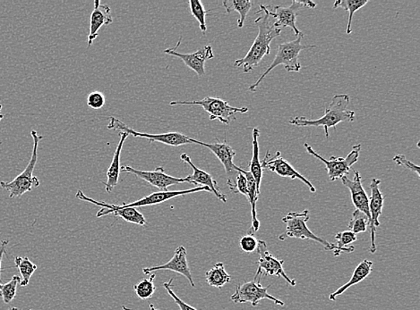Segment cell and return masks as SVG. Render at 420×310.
<instances>
[{
  "label": "cell",
  "mask_w": 420,
  "mask_h": 310,
  "mask_svg": "<svg viewBox=\"0 0 420 310\" xmlns=\"http://www.w3.org/2000/svg\"><path fill=\"white\" fill-rule=\"evenodd\" d=\"M302 6L300 2L293 0L290 6H266L267 12L271 17L275 19L273 26L278 29H282L283 27H290L293 30L295 36H300L301 31H298L296 23L298 10Z\"/></svg>",
  "instance_id": "cell-17"
},
{
  "label": "cell",
  "mask_w": 420,
  "mask_h": 310,
  "mask_svg": "<svg viewBox=\"0 0 420 310\" xmlns=\"http://www.w3.org/2000/svg\"><path fill=\"white\" fill-rule=\"evenodd\" d=\"M171 106L197 105L203 107L210 114V120H219L224 124H230L236 120V114L248 112V107H231L228 101L218 97H206L201 100H175L169 103Z\"/></svg>",
  "instance_id": "cell-5"
},
{
  "label": "cell",
  "mask_w": 420,
  "mask_h": 310,
  "mask_svg": "<svg viewBox=\"0 0 420 310\" xmlns=\"http://www.w3.org/2000/svg\"><path fill=\"white\" fill-rule=\"evenodd\" d=\"M369 225V220L365 214L359 210L353 212L352 220H350L348 225L349 231L355 233L365 232L367 230V226Z\"/></svg>",
  "instance_id": "cell-33"
},
{
  "label": "cell",
  "mask_w": 420,
  "mask_h": 310,
  "mask_svg": "<svg viewBox=\"0 0 420 310\" xmlns=\"http://www.w3.org/2000/svg\"><path fill=\"white\" fill-rule=\"evenodd\" d=\"M231 191L234 193H241L248 198V183H246V177L242 173L238 172L237 180H236L235 186Z\"/></svg>",
  "instance_id": "cell-37"
},
{
  "label": "cell",
  "mask_w": 420,
  "mask_h": 310,
  "mask_svg": "<svg viewBox=\"0 0 420 310\" xmlns=\"http://www.w3.org/2000/svg\"><path fill=\"white\" fill-rule=\"evenodd\" d=\"M15 262L16 267L19 268L21 277H22L20 283L21 287H28L31 277H33L34 272L37 270L36 264H33L27 257H16Z\"/></svg>",
  "instance_id": "cell-29"
},
{
  "label": "cell",
  "mask_w": 420,
  "mask_h": 310,
  "mask_svg": "<svg viewBox=\"0 0 420 310\" xmlns=\"http://www.w3.org/2000/svg\"><path fill=\"white\" fill-rule=\"evenodd\" d=\"M372 261L364 260L362 262H360L359 264H357V267L355 268V270H354L352 277L350 278L348 283L342 285V287H340L338 290H336L335 292H333L332 294H330V301H335L338 296L345 294V292L348 290L349 288L353 287V285L359 284L360 282H362L363 280H365L366 278L371 274V272H372Z\"/></svg>",
  "instance_id": "cell-23"
},
{
  "label": "cell",
  "mask_w": 420,
  "mask_h": 310,
  "mask_svg": "<svg viewBox=\"0 0 420 310\" xmlns=\"http://www.w3.org/2000/svg\"><path fill=\"white\" fill-rule=\"evenodd\" d=\"M335 239L337 240L336 249L333 250L335 257H339L342 253H352L355 250L353 246H350L357 239L355 233L350 231L338 232L335 235Z\"/></svg>",
  "instance_id": "cell-28"
},
{
  "label": "cell",
  "mask_w": 420,
  "mask_h": 310,
  "mask_svg": "<svg viewBox=\"0 0 420 310\" xmlns=\"http://www.w3.org/2000/svg\"><path fill=\"white\" fill-rule=\"evenodd\" d=\"M9 310H23V309H19L17 308H12V309H10ZM29 310H33V309H29Z\"/></svg>",
  "instance_id": "cell-42"
},
{
  "label": "cell",
  "mask_w": 420,
  "mask_h": 310,
  "mask_svg": "<svg viewBox=\"0 0 420 310\" xmlns=\"http://www.w3.org/2000/svg\"><path fill=\"white\" fill-rule=\"evenodd\" d=\"M107 128H109L110 130L126 132L128 135L133 136V137L135 138L147 139L150 142H161V144L172 146V147H179V146L191 144L189 137H187L185 134H179V132H166V134H159L138 132L133 130V129L127 127L122 121L117 119V118L113 117H110V124H107Z\"/></svg>",
  "instance_id": "cell-9"
},
{
  "label": "cell",
  "mask_w": 420,
  "mask_h": 310,
  "mask_svg": "<svg viewBox=\"0 0 420 310\" xmlns=\"http://www.w3.org/2000/svg\"><path fill=\"white\" fill-rule=\"evenodd\" d=\"M305 151L308 154L315 156V159L320 160L325 165L327 171L329 179L331 182L338 179H342L346 176L352 170V167L355 165L359 160V153L361 151V144L354 145L350 154L346 158H340V156H330V159H325L318 153L315 152L313 148L308 144H304Z\"/></svg>",
  "instance_id": "cell-8"
},
{
  "label": "cell",
  "mask_w": 420,
  "mask_h": 310,
  "mask_svg": "<svg viewBox=\"0 0 420 310\" xmlns=\"http://www.w3.org/2000/svg\"><path fill=\"white\" fill-rule=\"evenodd\" d=\"M155 274H152L149 279H143L134 285V291L137 297L141 299H148L154 294L156 287L154 285Z\"/></svg>",
  "instance_id": "cell-30"
},
{
  "label": "cell",
  "mask_w": 420,
  "mask_h": 310,
  "mask_svg": "<svg viewBox=\"0 0 420 310\" xmlns=\"http://www.w3.org/2000/svg\"><path fill=\"white\" fill-rule=\"evenodd\" d=\"M261 165L263 169H266L272 171V172L277 173L278 176L288 177V178H290L291 180H300L301 182H303L305 186L310 188L312 193H315L317 191V189H315L310 181L300 175L286 159L283 158L282 153L280 151H276L275 154L273 156H271L270 151H267L265 159L261 162Z\"/></svg>",
  "instance_id": "cell-13"
},
{
  "label": "cell",
  "mask_w": 420,
  "mask_h": 310,
  "mask_svg": "<svg viewBox=\"0 0 420 310\" xmlns=\"http://www.w3.org/2000/svg\"><path fill=\"white\" fill-rule=\"evenodd\" d=\"M227 14H231L232 11H236L239 14V19L238 20V27L242 28L244 26L246 16H248L250 10L252 9L253 2L249 0H225L222 2Z\"/></svg>",
  "instance_id": "cell-26"
},
{
  "label": "cell",
  "mask_w": 420,
  "mask_h": 310,
  "mask_svg": "<svg viewBox=\"0 0 420 310\" xmlns=\"http://www.w3.org/2000/svg\"><path fill=\"white\" fill-rule=\"evenodd\" d=\"M260 136V130L258 128L253 129V155L251 161L249 165V172L251 173L253 177L256 181V191H258V195L261 194L262 178H263V167L261 161L259 159V144L258 137Z\"/></svg>",
  "instance_id": "cell-24"
},
{
  "label": "cell",
  "mask_w": 420,
  "mask_h": 310,
  "mask_svg": "<svg viewBox=\"0 0 420 310\" xmlns=\"http://www.w3.org/2000/svg\"><path fill=\"white\" fill-rule=\"evenodd\" d=\"M120 171L132 173V175L139 177V178L150 183L151 186L158 188L161 191H169V187L176 186V184L184 183H190L189 177L177 178V177L167 175L164 169L162 166L157 167L154 171H141L135 169L130 166H123L120 167Z\"/></svg>",
  "instance_id": "cell-12"
},
{
  "label": "cell",
  "mask_w": 420,
  "mask_h": 310,
  "mask_svg": "<svg viewBox=\"0 0 420 310\" xmlns=\"http://www.w3.org/2000/svg\"><path fill=\"white\" fill-rule=\"evenodd\" d=\"M95 9L91 15L90 22V33L88 36V48L91 47L93 41L98 37L100 28L112 23L113 18L111 16V9L107 4H102L100 0H95Z\"/></svg>",
  "instance_id": "cell-21"
},
{
  "label": "cell",
  "mask_w": 420,
  "mask_h": 310,
  "mask_svg": "<svg viewBox=\"0 0 420 310\" xmlns=\"http://www.w3.org/2000/svg\"><path fill=\"white\" fill-rule=\"evenodd\" d=\"M173 279L172 278L171 280L169 282H166V283L163 284V287L165 288L167 292H168L169 295L173 299V301H175L176 304L179 306L180 310H199L194 306L187 304L186 302H184L182 299L179 298L178 296L176 295L175 292H173L172 289V284Z\"/></svg>",
  "instance_id": "cell-35"
},
{
  "label": "cell",
  "mask_w": 420,
  "mask_h": 310,
  "mask_svg": "<svg viewBox=\"0 0 420 310\" xmlns=\"http://www.w3.org/2000/svg\"><path fill=\"white\" fill-rule=\"evenodd\" d=\"M2 105L1 104H0V122H1V120L3 119V118H4V114H1V111H2Z\"/></svg>",
  "instance_id": "cell-41"
},
{
  "label": "cell",
  "mask_w": 420,
  "mask_h": 310,
  "mask_svg": "<svg viewBox=\"0 0 420 310\" xmlns=\"http://www.w3.org/2000/svg\"><path fill=\"white\" fill-rule=\"evenodd\" d=\"M120 141L117 144L116 151L114 152L112 161H111L109 169L107 171V182L103 183L105 186V189L107 193H112L113 190L119 183L120 173V154L122 151V148L125 141L127 140L128 136L126 132H120Z\"/></svg>",
  "instance_id": "cell-22"
},
{
  "label": "cell",
  "mask_w": 420,
  "mask_h": 310,
  "mask_svg": "<svg viewBox=\"0 0 420 310\" xmlns=\"http://www.w3.org/2000/svg\"><path fill=\"white\" fill-rule=\"evenodd\" d=\"M206 280L210 287L221 289L230 283L231 277L225 270L224 264L218 262L206 273Z\"/></svg>",
  "instance_id": "cell-25"
},
{
  "label": "cell",
  "mask_w": 420,
  "mask_h": 310,
  "mask_svg": "<svg viewBox=\"0 0 420 310\" xmlns=\"http://www.w3.org/2000/svg\"><path fill=\"white\" fill-rule=\"evenodd\" d=\"M191 14L199 22L200 29L204 34L206 33V16L209 11H206L203 3L200 0H189Z\"/></svg>",
  "instance_id": "cell-32"
},
{
  "label": "cell",
  "mask_w": 420,
  "mask_h": 310,
  "mask_svg": "<svg viewBox=\"0 0 420 310\" xmlns=\"http://www.w3.org/2000/svg\"><path fill=\"white\" fill-rule=\"evenodd\" d=\"M239 246L242 252L255 253L258 248V240L254 235H246L239 240Z\"/></svg>",
  "instance_id": "cell-34"
},
{
  "label": "cell",
  "mask_w": 420,
  "mask_h": 310,
  "mask_svg": "<svg viewBox=\"0 0 420 310\" xmlns=\"http://www.w3.org/2000/svg\"><path fill=\"white\" fill-rule=\"evenodd\" d=\"M304 33H301L297 37V39L290 43H280L278 46V51L274 58L272 64L266 69V72L260 76V78L255 83H253L249 87L248 90L251 92H256V89L263 82V80L272 72L278 65H283L287 72H300L301 70V65L298 62V57H300V52L305 50H310V48H317L315 45H302L301 41L303 40Z\"/></svg>",
  "instance_id": "cell-3"
},
{
  "label": "cell",
  "mask_w": 420,
  "mask_h": 310,
  "mask_svg": "<svg viewBox=\"0 0 420 310\" xmlns=\"http://www.w3.org/2000/svg\"><path fill=\"white\" fill-rule=\"evenodd\" d=\"M367 3H369V0H338V1L335 2V4H333V9H335L342 8L349 12V21L348 24H347L346 30L347 34L352 33V24L354 14H355L357 10L365 6Z\"/></svg>",
  "instance_id": "cell-27"
},
{
  "label": "cell",
  "mask_w": 420,
  "mask_h": 310,
  "mask_svg": "<svg viewBox=\"0 0 420 310\" xmlns=\"http://www.w3.org/2000/svg\"><path fill=\"white\" fill-rule=\"evenodd\" d=\"M75 197L80 201H88L90 203H93L99 207H102L100 210L97 212L96 217L102 218L104 215L114 214L117 217H120L124 219L125 221L131 223V224H135L138 225H147V219L144 217V215L135 208H125L122 205H117L113 204H107L106 202H100L98 201L93 200L92 198L85 196V194L83 193L81 190L78 191Z\"/></svg>",
  "instance_id": "cell-10"
},
{
  "label": "cell",
  "mask_w": 420,
  "mask_h": 310,
  "mask_svg": "<svg viewBox=\"0 0 420 310\" xmlns=\"http://www.w3.org/2000/svg\"><path fill=\"white\" fill-rule=\"evenodd\" d=\"M169 270L182 274L189 280L191 287H194L192 273L187 262V252L185 247L179 246L176 249L174 255L168 263L152 267L144 268L145 274H152V272Z\"/></svg>",
  "instance_id": "cell-18"
},
{
  "label": "cell",
  "mask_w": 420,
  "mask_h": 310,
  "mask_svg": "<svg viewBox=\"0 0 420 310\" xmlns=\"http://www.w3.org/2000/svg\"><path fill=\"white\" fill-rule=\"evenodd\" d=\"M263 271L258 267L254 279L246 283L238 284L236 287V291L231 295V301L234 303H250L253 306L259 305L260 301L263 299H269L275 303L276 305L283 306L285 305L280 299L273 297L268 294L269 287H263L260 281H261Z\"/></svg>",
  "instance_id": "cell-7"
},
{
  "label": "cell",
  "mask_w": 420,
  "mask_h": 310,
  "mask_svg": "<svg viewBox=\"0 0 420 310\" xmlns=\"http://www.w3.org/2000/svg\"><path fill=\"white\" fill-rule=\"evenodd\" d=\"M298 2H300V4L302 6V8L315 9V6H317V4H315V3L308 1H308H298Z\"/></svg>",
  "instance_id": "cell-40"
},
{
  "label": "cell",
  "mask_w": 420,
  "mask_h": 310,
  "mask_svg": "<svg viewBox=\"0 0 420 310\" xmlns=\"http://www.w3.org/2000/svg\"><path fill=\"white\" fill-rule=\"evenodd\" d=\"M189 141L191 144H199L203 146V147L209 149L216 156V158L220 160L224 166L225 171H226L229 188H230L231 191L233 189L236 180H237L238 176V166L233 163V159L236 156L234 149L225 141L218 142V144H206V142L194 140L192 138H189Z\"/></svg>",
  "instance_id": "cell-11"
},
{
  "label": "cell",
  "mask_w": 420,
  "mask_h": 310,
  "mask_svg": "<svg viewBox=\"0 0 420 310\" xmlns=\"http://www.w3.org/2000/svg\"><path fill=\"white\" fill-rule=\"evenodd\" d=\"M394 162L397 163L398 166L405 167L406 169L411 171L413 173H416V176H420L419 166L415 165V164L409 161L406 156L404 155H397L394 158Z\"/></svg>",
  "instance_id": "cell-38"
},
{
  "label": "cell",
  "mask_w": 420,
  "mask_h": 310,
  "mask_svg": "<svg viewBox=\"0 0 420 310\" xmlns=\"http://www.w3.org/2000/svg\"><path fill=\"white\" fill-rule=\"evenodd\" d=\"M262 14L255 23L258 27V36H256L254 43L244 58L238 59L234 62L236 68H243V72L249 73L256 66H258L262 59L271 52V43L282 33V29H278L271 23L270 16L267 12L266 6L260 5L258 14Z\"/></svg>",
  "instance_id": "cell-1"
},
{
  "label": "cell",
  "mask_w": 420,
  "mask_h": 310,
  "mask_svg": "<svg viewBox=\"0 0 420 310\" xmlns=\"http://www.w3.org/2000/svg\"><path fill=\"white\" fill-rule=\"evenodd\" d=\"M106 99L103 93L93 92L88 97V105L93 109H100L105 105Z\"/></svg>",
  "instance_id": "cell-36"
},
{
  "label": "cell",
  "mask_w": 420,
  "mask_h": 310,
  "mask_svg": "<svg viewBox=\"0 0 420 310\" xmlns=\"http://www.w3.org/2000/svg\"><path fill=\"white\" fill-rule=\"evenodd\" d=\"M182 41V38H180L175 48H167V50L163 51V53L174 55V57L182 59L187 68L192 69L199 78H202V76L206 75L204 64H206L207 60H210V59L214 58L213 48L210 45H207V46L200 48V50L194 52V53L182 54L176 50L179 48Z\"/></svg>",
  "instance_id": "cell-15"
},
{
  "label": "cell",
  "mask_w": 420,
  "mask_h": 310,
  "mask_svg": "<svg viewBox=\"0 0 420 310\" xmlns=\"http://www.w3.org/2000/svg\"><path fill=\"white\" fill-rule=\"evenodd\" d=\"M21 283V278L14 275L11 281L6 284L0 283V296L6 304H9L16 298L17 287Z\"/></svg>",
  "instance_id": "cell-31"
},
{
  "label": "cell",
  "mask_w": 420,
  "mask_h": 310,
  "mask_svg": "<svg viewBox=\"0 0 420 310\" xmlns=\"http://www.w3.org/2000/svg\"><path fill=\"white\" fill-rule=\"evenodd\" d=\"M350 96L348 94H338L332 97V102L326 107L324 116L319 119L308 120L305 117H294L290 124L298 127H324L325 137H329V129L335 128L342 122H354L355 112L350 110Z\"/></svg>",
  "instance_id": "cell-2"
},
{
  "label": "cell",
  "mask_w": 420,
  "mask_h": 310,
  "mask_svg": "<svg viewBox=\"0 0 420 310\" xmlns=\"http://www.w3.org/2000/svg\"><path fill=\"white\" fill-rule=\"evenodd\" d=\"M31 135H32L33 140V153L26 169L19 176H16L12 182H0V186H1L2 189L9 191L10 198L22 197L24 193H31L33 188L40 186L39 179L36 176H33V173L38 159V146H39L40 141L43 140V136L38 134L36 130L31 132Z\"/></svg>",
  "instance_id": "cell-4"
},
{
  "label": "cell",
  "mask_w": 420,
  "mask_h": 310,
  "mask_svg": "<svg viewBox=\"0 0 420 310\" xmlns=\"http://www.w3.org/2000/svg\"><path fill=\"white\" fill-rule=\"evenodd\" d=\"M180 159H182V161L189 164L191 169H193L192 175L187 176L189 177L190 183H192L196 186H202L209 188L211 193H214L215 196H216L219 200L224 202V203H226V195L222 193L221 190L219 189L218 183L214 179V177L211 176L210 173H208L206 171L200 169L199 167L196 166L192 162V160H191L190 156L186 154V153H183V154L180 155Z\"/></svg>",
  "instance_id": "cell-20"
},
{
  "label": "cell",
  "mask_w": 420,
  "mask_h": 310,
  "mask_svg": "<svg viewBox=\"0 0 420 310\" xmlns=\"http://www.w3.org/2000/svg\"><path fill=\"white\" fill-rule=\"evenodd\" d=\"M256 252L259 254L258 267L262 271H265L266 277L276 275V277H283L291 287H296V280L290 279L283 269L284 260H277L269 252L265 240H258V248Z\"/></svg>",
  "instance_id": "cell-16"
},
{
  "label": "cell",
  "mask_w": 420,
  "mask_h": 310,
  "mask_svg": "<svg viewBox=\"0 0 420 310\" xmlns=\"http://www.w3.org/2000/svg\"><path fill=\"white\" fill-rule=\"evenodd\" d=\"M310 211L290 212L283 218V222L286 225L285 232L279 236L280 240H285L288 238H297L302 240H311L325 246V250H335L336 246L330 243L327 240L315 235L308 228V222L310 220Z\"/></svg>",
  "instance_id": "cell-6"
},
{
  "label": "cell",
  "mask_w": 420,
  "mask_h": 310,
  "mask_svg": "<svg viewBox=\"0 0 420 310\" xmlns=\"http://www.w3.org/2000/svg\"><path fill=\"white\" fill-rule=\"evenodd\" d=\"M381 180L373 178L370 183L371 197L369 198V226L371 245L369 248L370 253H376V232L378 226L380 225L379 218L383 211L384 196L379 189Z\"/></svg>",
  "instance_id": "cell-14"
},
{
  "label": "cell",
  "mask_w": 420,
  "mask_h": 310,
  "mask_svg": "<svg viewBox=\"0 0 420 310\" xmlns=\"http://www.w3.org/2000/svg\"><path fill=\"white\" fill-rule=\"evenodd\" d=\"M9 240H2L1 245H0V275H1V266H2V260L3 256L6 253V248L8 246Z\"/></svg>",
  "instance_id": "cell-39"
},
{
  "label": "cell",
  "mask_w": 420,
  "mask_h": 310,
  "mask_svg": "<svg viewBox=\"0 0 420 310\" xmlns=\"http://www.w3.org/2000/svg\"><path fill=\"white\" fill-rule=\"evenodd\" d=\"M341 180L343 186L348 188L352 193V201L356 210L362 212L369 220V198L362 186V177H361L359 171L354 170L352 180L349 179L347 176H343Z\"/></svg>",
  "instance_id": "cell-19"
}]
</instances>
